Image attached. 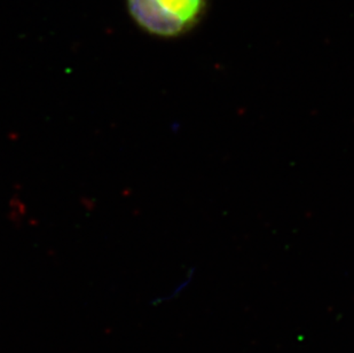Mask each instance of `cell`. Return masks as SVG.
<instances>
[{"label":"cell","mask_w":354,"mask_h":353,"mask_svg":"<svg viewBox=\"0 0 354 353\" xmlns=\"http://www.w3.org/2000/svg\"><path fill=\"white\" fill-rule=\"evenodd\" d=\"M207 0H127L136 24L153 36L174 38L196 27Z\"/></svg>","instance_id":"obj_1"}]
</instances>
